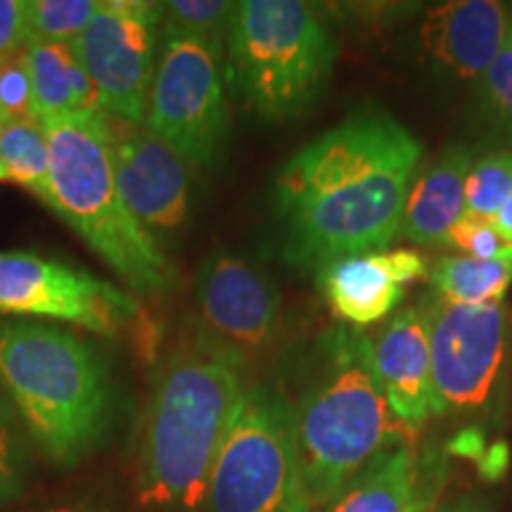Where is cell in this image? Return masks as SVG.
<instances>
[{
  "label": "cell",
  "instance_id": "6",
  "mask_svg": "<svg viewBox=\"0 0 512 512\" xmlns=\"http://www.w3.org/2000/svg\"><path fill=\"white\" fill-rule=\"evenodd\" d=\"M337 41L302 0H242L226 41V83L256 119L287 124L304 117L328 88Z\"/></svg>",
  "mask_w": 512,
  "mask_h": 512
},
{
  "label": "cell",
  "instance_id": "1",
  "mask_svg": "<svg viewBox=\"0 0 512 512\" xmlns=\"http://www.w3.org/2000/svg\"><path fill=\"white\" fill-rule=\"evenodd\" d=\"M422 143L392 114L358 110L313 138L273 181V219L294 268L387 252L399 238Z\"/></svg>",
  "mask_w": 512,
  "mask_h": 512
},
{
  "label": "cell",
  "instance_id": "3",
  "mask_svg": "<svg viewBox=\"0 0 512 512\" xmlns=\"http://www.w3.org/2000/svg\"><path fill=\"white\" fill-rule=\"evenodd\" d=\"M292 401L299 458L313 510L328 505L382 448L406 444L411 427L389 411L375 366V342L335 323L304 358Z\"/></svg>",
  "mask_w": 512,
  "mask_h": 512
},
{
  "label": "cell",
  "instance_id": "21",
  "mask_svg": "<svg viewBox=\"0 0 512 512\" xmlns=\"http://www.w3.org/2000/svg\"><path fill=\"white\" fill-rule=\"evenodd\" d=\"M472 86L470 124L479 145L512 147V27L501 53Z\"/></svg>",
  "mask_w": 512,
  "mask_h": 512
},
{
  "label": "cell",
  "instance_id": "9",
  "mask_svg": "<svg viewBox=\"0 0 512 512\" xmlns=\"http://www.w3.org/2000/svg\"><path fill=\"white\" fill-rule=\"evenodd\" d=\"M432 384L437 415H475L494 403L508 356L503 302L458 304L427 297Z\"/></svg>",
  "mask_w": 512,
  "mask_h": 512
},
{
  "label": "cell",
  "instance_id": "7",
  "mask_svg": "<svg viewBox=\"0 0 512 512\" xmlns=\"http://www.w3.org/2000/svg\"><path fill=\"white\" fill-rule=\"evenodd\" d=\"M204 512H313L287 392L247 382L209 477Z\"/></svg>",
  "mask_w": 512,
  "mask_h": 512
},
{
  "label": "cell",
  "instance_id": "35",
  "mask_svg": "<svg viewBox=\"0 0 512 512\" xmlns=\"http://www.w3.org/2000/svg\"><path fill=\"white\" fill-rule=\"evenodd\" d=\"M0 181H8V174H5L3 166H0Z\"/></svg>",
  "mask_w": 512,
  "mask_h": 512
},
{
  "label": "cell",
  "instance_id": "27",
  "mask_svg": "<svg viewBox=\"0 0 512 512\" xmlns=\"http://www.w3.org/2000/svg\"><path fill=\"white\" fill-rule=\"evenodd\" d=\"M0 112L8 119L34 117L31 114V79L24 48L0 57Z\"/></svg>",
  "mask_w": 512,
  "mask_h": 512
},
{
  "label": "cell",
  "instance_id": "19",
  "mask_svg": "<svg viewBox=\"0 0 512 512\" xmlns=\"http://www.w3.org/2000/svg\"><path fill=\"white\" fill-rule=\"evenodd\" d=\"M22 48L31 79V114L38 121L100 112L98 93L74 43L27 41Z\"/></svg>",
  "mask_w": 512,
  "mask_h": 512
},
{
  "label": "cell",
  "instance_id": "30",
  "mask_svg": "<svg viewBox=\"0 0 512 512\" xmlns=\"http://www.w3.org/2000/svg\"><path fill=\"white\" fill-rule=\"evenodd\" d=\"M508 465H510L508 446H505L503 441H498V444L486 448L484 456L479 458V475L489 479V482H496V479H501L505 472H508Z\"/></svg>",
  "mask_w": 512,
  "mask_h": 512
},
{
  "label": "cell",
  "instance_id": "13",
  "mask_svg": "<svg viewBox=\"0 0 512 512\" xmlns=\"http://www.w3.org/2000/svg\"><path fill=\"white\" fill-rule=\"evenodd\" d=\"M114 178L126 209L166 252L192 214V169L147 124L102 112Z\"/></svg>",
  "mask_w": 512,
  "mask_h": 512
},
{
  "label": "cell",
  "instance_id": "25",
  "mask_svg": "<svg viewBox=\"0 0 512 512\" xmlns=\"http://www.w3.org/2000/svg\"><path fill=\"white\" fill-rule=\"evenodd\" d=\"M100 0H27V41L74 43Z\"/></svg>",
  "mask_w": 512,
  "mask_h": 512
},
{
  "label": "cell",
  "instance_id": "24",
  "mask_svg": "<svg viewBox=\"0 0 512 512\" xmlns=\"http://www.w3.org/2000/svg\"><path fill=\"white\" fill-rule=\"evenodd\" d=\"M235 5L230 0H166L159 3L162 31L190 34L226 50Z\"/></svg>",
  "mask_w": 512,
  "mask_h": 512
},
{
  "label": "cell",
  "instance_id": "33",
  "mask_svg": "<svg viewBox=\"0 0 512 512\" xmlns=\"http://www.w3.org/2000/svg\"><path fill=\"white\" fill-rule=\"evenodd\" d=\"M491 223H494L498 238L503 240V245H512V197L505 202V207L498 211V216Z\"/></svg>",
  "mask_w": 512,
  "mask_h": 512
},
{
  "label": "cell",
  "instance_id": "17",
  "mask_svg": "<svg viewBox=\"0 0 512 512\" xmlns=\"http://www.w3.org/2000/svg\"><path fill=\"white\" fill-rule=\"evenodd\" d=\"M477 147L451 145L418 171L403 209L399 238L418 247L444 245L465 216V183Z\"/></svg>",
  "mask_w": 512,
  "mask_h": 512
},
{
  "label": "cell",
  "instance_id": "15",
  "mask_svg": "<svg viewBox=\"0 0 512 512\" xmlns=\"http://www.w3.org/2000/svg\"><path fill=\"white\" fill-rule=\"evenodd\" d=\"M415 249H392L332 261L318 268V287L342 323L366 328L387 318L406 297V287L425 275Z\"/></svg>",
  "mask_w": 512,
  "mask_h": 512
},
{
  "label": "cell",
  "instance_id": "11",
  "mask_svg": "<svg viewBox=\"0 0 512 512\" xmlns=\"http://www.w3.org/2000/svg\"><path fill=\"white\" fill-rule=\"evenodd\" d=\"M162 12L147 0H100L74 50L91 76L100 110L145 124L155 81Z\"/></svg>",
  "mask_w": 512,
  "mask_h": 512
},
{
  "label": "cell",
  "instance_id": "14",
  "mask_svg": "<svg viewBox=\"0 0 512 512\" xmlns=\"http://www.w3.org/2000/svg\"><path fill=\"white\" fill-rule=\"evenodd\" d=\"M512 27L496 0H451L427 10L418 29V53L439 79L475 83L501 53Z\"/></svg>",
  "mask_w": 512,
  "mask_h": 512
},
{
  "label": "cell",
  "instance_id": "8",
  "mask_svg": "<svg viewBox=\"0 0 512 512\" xmlns=\"http://www.w3.org/2000/svg\"><path fill=\"white\" fill-rule=\"evenodd\" d=\"M226 50L190 34L162 31L145 124L190 169L211 171L226 157L230 117Z\"/></svg>",
  "mask_w": 512,
  "mask_h": 512
},
{
  "label": "cell",
  "instance_id": "10",
  "mask_svg": "<svg viewBox=\"0 0 512 512\" xmlns=\"http://www.w3.org/2000/svg\"><path fill=\"white\" fill-rule=\"evenodd\" d=\"M0 313L50 318L98 335H119L143 311L131 292L79 266L12 249L0 252Z\"/></svg>",
  "mask_w": 512,
  "mask_h": 512
},
{
  "label": "cell",
  "instance_id": "12",
  "mask_svg": "<svg viewBox=\"0 0 512 512\" xmlns=\"http://www.w3.org/2000/svg\"><path fill=\"white\" fill-rule=\"evenodd\" d=\"M195 328L238 361L264 358L283 330V297L271 275L247 256L209 254L195 278Z\"/></svg>",
  "mask_w": 512,
  "mask_h": 512
},
{
  "label": "cell",
  "instance_id": "23",
  "mask_svg": "<svg viewBox=\"0 0 512 512\" xmlns=\"http://www.w3.org/2000/svg\"><path fill=\"white\" fill-rule=\"evenodd\" d=\"M512 197V147L475 155L465 183V216L494 221Z\"/></svg>",
  "mask_w": 512,
  "mask_h": 512
},
{
  "label": "cell",
  "instance_id": "5",
  "mask_svg": "<svg viewBox=\"0 0 512 512\" xmlns=\"http://www.w3.org/2000/svg\"><path fill=\"white\" fill-rule=\"evenodd\" d=\"M50 145L48 207L133 292L164 294L176 287V268L121 200L102 110L88 117L43 121Z\"/></svg>",
  "mask_w": 512,
  "mask_h": 512
},
{
  "label": "cell",
  "instance_id": "26",
  "mask_svg": "<svg viewBox=\"0 0 512 512\" xmlns=\"http://www.w3.org/2000/svg\"><path fill=\"white\" fill-rule=\"evenodd\" d=\"M29 482V451L10 403L0 394V503L15 501Z\"/></svg>",
  "mask_w": 512,
  "mask_h": 512
},
{
  "label": "cell",
  "instance_id": "4",
  "mask_svg": "<svg viewBox=\"0 0 512 512\" xmlns=\"http://www.w3.org/2000/svg\"><path fill=\"white\" fill-rule=\"evenodd\" d=\"M0 394L62 470L91 456L112 425L114 382L105 356L57 325L0 318Z\"/></svg>",
  "mask_w": 512,
  "mask_h": 512
},
{
  "label": "cell",
  "instance_id": "16",
  "mask_svg": "<svg viewBox=\"0 0 512 512\" xmlns=\"http://www.w3.org/2000/svg\"><path fill=\"white\" fill-rule=\"evenodd\" d=\"M375 366L389 411L403 425L413 430L437 415L425 306L394 313L375 339Z\"/></svg>",
  "mask_w": 512,
  "mask_h": 512
},
{
  "label": "cell",
  "instance_id": "36",
  "mask_svg": "<svg viewBox=\"0 0 512 512\" xmlns=\"http://www.w3.org/2000/svg\"><path fill=\"white\" fill-rule=\"evenodd\" d=\"M5 121H8V117H5V114H3V112H0V126H3V124H5Z\"/></svg>",
  "mask_w": 512,
  "mask_h": 512
},
{
  "label": "cell",
  "instance_id": "22",
  "mask_svg": "<svg viewBox=\"0 0 512 512\" xmlns=\"http://www.w3.org/2000/svg\"><path fill=\"white\" fill-rule=\"evenodd\" d=\"M0 166L43 204L50 200V145L43 121L34 117L8 119L0 126Z\"/></svg>",
  "mask_w": 512,
  "mask_h": 512
},
{
  "label": "cell",
  "instance_id": "29",
  "mask_svg": "<svg viewBox=\"0 0 512 512\" xmlns=\"http://www.w3.org/2000/svg\"><path fill=\"white\" fill-rule=\"evenodd\" d=\"M27 43V0H0V57Z\"/></svg>",
  "mask_w": 512,
  "mask_h": 512
},
{
  "label": "cell",
  "instance_id": "28",
  "mask_svg": "<svg viewBox=\"0 0 512 512\" xmlns=\"http://www.w3.org/2000/svg\"><path fill=\"white\" fill-rule=\"evenodd\" d=\"M444 245H451L463 252L465 256H477V259H489L498 249L503 247V240L498 238L494 223L472 219V216H463L451 233L446 235Z\"/></svg>",
  "mask_w": 512,
  "mask_h": 512
},
{
  "label": "cell",
  "instance_id": "18",
  "mask_svg": "<svg viewBox=\"0 0 512 512\" xmlns=\"http://www.w3.org/2000/svg\"><path fill=\"white\" fill-rule=\"evenodd\" d=\"M427 486L408 444L382 448L320 512H425Z\"/></svg>",
  "mask_w": 512,
  "mask_h": 512
},
{
  "label": "cell",
  "instance_id": "20",
  "mask_svg": "<svg viewBox=\"0 0 512 512\" xmlns=\"http://www.w3.org/2000/svg\"><path fill=\"white\" fill-rule=\"evenodd\" d=\"M430 283L448 302H503V294L512 283V245H503L489 259L465 254L444 256L432 266Z\"/></svg>",
  "mask_w": 512,
  "mask_h": 512
},
{
  "label": "cell",
  "instance_id": "32",
  "mask_svg": "<svg viewBox=\"0 0 512 512\" xmlns=\"http://www.w3.org/2000/svg\"><path fill=\"white\" fill-rule=\"evenodd\" d=\"M434 512H494L486 505L482 498H475V496H463V498H456V501L441 505L439 510Z\"/></svg>",
  "mask_w": 512,
  "mask_h": 512
},
{
  "label": "cell",
  "instance_id": "2",
  "mask_svg": "<svg viewBox=\"0 0 512 512\" xmlns=\"http://www.w3.org/2000/svg\"><path fill=\"white\" fill-rule=\"evenodd\" d=\"M247 366L192 330L162 363L145 408L138 505L204 512L209 477L247 384Z\"/></svg>",
  "mask_w": 512,
  "mask_h": 512
},
{
  "label": "cell",
  "instance_id": "31",
  "mask_svg": "<svg viewBox=\"0 0 512 512\" xmlns=\"http://www.w3.org/2000/svg\"><path fill=\"white\" fill-rule=\"evenodd\" d=\"M451 448L458 453V456H465V458H482L486 451L482 434L477 430H465L463 434H458V437L453 439Z\"/></svg>",
  "mask_w": 512,
  "mask_h": 512
},
{
  "label": "cell",
  "instance_id": "34",
  "mask_svg": "<svg viewBox=\"0 0 512 512\" xmlns=\"http://www.w3.org/2000/svg\"><path fill=\"white\" fill-rule=\"evenodd\" d=\"M27 512H107L102 505L95 501H72V503H60V505H48V508L27 510Z\"/></svg>",
  "mask_w": 512,
  "mask_h": 512
}]
</instances>
